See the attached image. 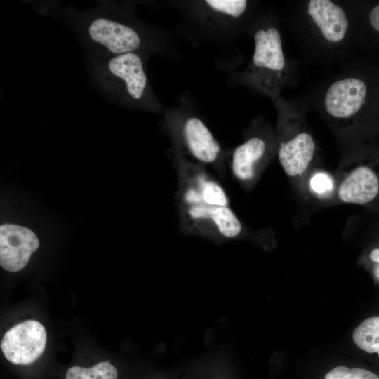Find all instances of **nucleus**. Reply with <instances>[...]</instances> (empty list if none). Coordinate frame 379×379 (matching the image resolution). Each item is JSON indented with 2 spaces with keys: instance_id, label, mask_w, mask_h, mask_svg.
Returning <instances> with one entry per match:
<instances>
[{
  "instance_id": "nucleus-4",
  "label": "nucleus",
  "mask_w": 379,
  "mask_h": 379,
  "mask_svg": "<svg viewBox=\"0 0 379 379\" xmlns=\"http://www.w3.org/2000/svg\"><path fill=\"white\" fill-rule=\"evenodd\" d=\"M90 38L116 55L133 53L140 46V39L131 27L105 18L92 21L88 28Z\"/></svg>"
},
{
  "instance_id": "nucleus-7",
  "label": "nucleus",
  "mask_w": 379,
  "mask_h": 379,
  "mask_svg": "<svg viewBox=\"0 0 379 379\" xmlns=\"http://www.w3.org/2000/svg\"><path fill=\"white\" fill-rule=\"evenodd\" d=\"M314 151L315 145L312 136L301 133L281 144L278 154L279 162L288 176L300 175L307 168Z\"/></svg>"
},
{
  "instance_id": "nucleus-5",
  "label": "nucleus",
  "mask_w": 379,
  "mask_h": 379,
  "mask_svg": "<svg viewBox=\"0 0 379 379\" xmlns=\"http://www.w3.org/2000/svg\"><path fill=\"white\" fill-rule=\"evenodd\" d=\"M379 195V174L368 166H360L352 171L342 182L340 199L345 203L366 204Z\"/></svg>"
},
{
  "instance_id": "nucleus-6",
  "label": "nucleus",
  "mask_w": 379,
  "mask_h": 379,
  "mask_svg": "<svg viewBox=\"0 0 379 379\" xmlns=\"http://www.w3.org/2000/svg\"><path fill=\"white\" fill-rule=\"evenodd\" d=\"M308 13L327 41L338 42L344 38L348 20L340 6L329 0H311Z\"/></svg>"
},
{
  "instance_id": "nucleus-16",
  "label": "nucleus",
  "mask_w": 379,
  "mask_h": 379,
  "mask_svg": "<svg viewBox=\"0 0 379 379\" xmlns=\"http://www.w3.org/2000/svg\"><path fill=\"white\" fill-rule=\"evenodd\" d=\"M324 379H379V377L365 369L339 366L331 370Z\"/></svg>"
},
{
  "instance_id": "nucleus-20",
  "label": "nucleus",
  "mask_w": 379,
  "mask_h": 379,
  "mask_svg": "<svg viewBox=\"0 0 379 379\" xmlns=\"http://www.w3.org/2000/svg\"><path fill=\"white\" fill-rule=\"evenodd\" d=\"M370 260L378 264L376 268L375 274L379 278V248L372 250L369 254Z\"/></svg>"
},
{
  "instance_id": "nucleus-14",
  "label": "nucleus",
  "mask_w": 379,
  "mask_h": 379,
  "mask_svg": "<svg viewBox=\"0 0 379 379\" xmlns=\"http://www.w3.org/2000/svg\"><path fill=\"white\" fill-rule=\"evenodd\" d=\"M117 371L109 361L100 362L93 367L72 366L65 375L66 379H117Z\"/></svg>"
},
{
  "instance_id": "nucleus-11",
  "label": "nucleus",
  "mask_w": 379,
  "mask_h": 379,
  "mask_svg": "<svg viewBox=\"0 0 379 379\" xmlns=\"http://www.w3.org/2000/svg\"><path fill=\"white\" fill-rule=\"evenodd\" d=\"M265 150V142L259 138H252L236 148L232 157V170L234 176L241 181L252 179L255 165Z\"/></svg>"
},
{
  "instance_id": "nucleus-15",
  "label": "nucleus",
  "mask_w": 379,
  "mask_h": 379,
  "mask_svg": "<svg viewBox=\"0 0 379 379\" xmlns=\"http://www.w3.org/2000/svg\"><path fill=\"white\" fill-rule=\"evenodd\" d=\"M201 198L206 205L227 206L228 198L224 190L217 183L205 182L201 189Z\"/></svg>"
},
{
  "instance_id": "nucleus-3",
  "label": "nucleus",
  "mask_w": 379,
  "mask_h": 379,
  "mask_svg": "<svg viewBox=\"0 0 379 379\" xmlns=\"http://www.w3.org/2000/svg\"><path fill=\"white\" fill-rule=\"evenodd\" d=\"M366 87L359 79L349 77L333 83L324 99L327 112L339 119L350 117L357 113L364 104Z\"/></svg>"
},
{
  "instance_id": "nucleus-2",
  "label": "nucleus",
  "mask_w": 379,
  "mask_h": 379,
  "mask_svg": "<svg viewBox=\"0 0 379 379\" xmlns=\"http://www.w3.org/2000/svg\"><path fill=\"white\" fill-rule=\"evenodd\" d=\"M36 235L29 229L13 224L0 227V265L8 272H18L39 248Z\"/></svg>"
},
{
  "instance_id": "nucleus-19",
  "label": "nucleus",
  "mask_w": 379,
  "mask_h": 379,
  "mask_svg": "<svg viewBox=\"0 0 379 379\" xmlns=\"http://www.w3.org/2000/svg\"><path fill=\"white\" fill-rule=\"evenodd\" d=\"M369 20L372 27L379 32V4L370 12Z\"/></svg>"
},
{
  "instance_id": "nucleus-10",
  "label": "nucleus",
  "mask_w": 379,
  "mask_h": 379,
  "mask_svg": "<svg viewBox=\"0 0 379 379\" xmlns=\"http://www.w3.org/2000/svg\"><path fill=\"white\" fill-rule=\"evenodd\" d=\"M253 62L259 67L281 71L285 65L281 36L275 28L259 30L255 36Z\"/></svg>"
},
{
  "instance_id": "nucleus-12",
  "label": "nucleus",
  "mask_w": 379,
  "mask_h": 379,
  "mask_svg": "<svg viewBox=\"0 0 379 379\" xmlns=\"http://www.w3.org/2000/svg\"><path fill=\"white\" fill-rule=\"evenodd\" d=\"M189 213L196 219L211 220L219 232L225 237H234L241 230L240 221L227 206L196 205L190 208Z\"/></svg>"
},
{
  "instance_id": "nucleus-17",
  "label": "nucleus",
  "mask_w": 379,
  "mask_h": 379,
  "mask_svg": "<svg viewBox=\"0 0 379 379\" xmlns=\"http://www.w3.org/2000/svg\"><path fill=\"white\" fill-rule=\"evenodd\" d=\"M206 2L213 9L234 17L240 16L247 4L245 0H207Z\"/></svg>"
},
{
  "instance_id": "nucleus-18",
  "label": "nucleus",
  "mask_w": 379,
  "mask_h": 379,
  "mask_svg": "<svg viewBox=\"0 0 379 379\" xmlns=\"http://www.w3.org/2000/svg\"><path fill=\"white\" fill-rule=\"evenodd\" d=\"M312 189L317 193H324L332 187L331 178L324 173H317L310 180Z\"/></svg>"
},
{
  "instance_id": "nucleus-8",
  "label": "nucleus",
  "mask_w": 379,
  "mask_h": 379,
  "mask_svg": "<svg viewBox=\"0 0 379 379\" xmlns=\"http://www.w3.org/2000/svg\"><path fill=\"white\" fill-rule=\"evenodd\" d=\"M109 71L123 80L130 96L140 99L144 93L147 77L140 57L134 53L115 55L108 62Z\"/></svg>"
},
{
  "instance_id": "nucleus-1",
  "label": "nucleus",
  "mask_w": 379,
  "mask_h": 379,
  "mask_svg": "<svg viewBox=\"0 0 379 379\" xmlns=\"http://www.w3.org/2000/svg\"><path fill=\"white\" fill-rule=\"evenodd\" d=\"M46 331L39 321L28 320L8 330L1 342V349L8 361L27 365L43 353L46 343Z\"/></svg>"
},
{
  "instance_id": "nucleus-9",
  "label": "nucleus",
  "mask_w": 379,
  "mask_h": 379,
  "mask_svg": "<svg viewBox=\"0 0 379 379\" xmlns=\"http://www.w3.org/2000/svg\"><path fill=\"white\" fill-rule=\"evenodd\" d=\"M184 135L188 147L196 159L204 163H211L216 159L220 146L200 119H189L184 127Z\"/></svg>"
},
{
  "instance_id": "nucleus-13",
  "label": "nucleus",
  "mask_w": 379,
  "mask_h": 379,
  "mask_svg": "<svg viewBox=\"0 0 379 379\" xmlns=\"http://www.w3.org/2000/svg\"><path fill=\"white\" fill-rule=\"evenodd\" d=\"M353 340L359 348L379 356V317H369L361 323L354 331Z\"/></svg>"
}]
</instances>
